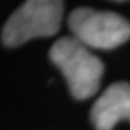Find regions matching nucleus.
<instances>
[{"instance_id":"4","label":"nucleus","mask_w":130,"mask_h":130,"mask_svg":"<svg viewBox=\"0 0 130 130\" xmlns=\"http://www.w3.org/2000/svg\"><path fill=\"white\" fill-rule=\"evenodd\" d=\"M96 130H111L122 120L130 122V83H113L101 93L90 111Z\"/></svg>"},{"instance_id":"5","label":"nucleus","mask_w":130,"mask_h":130,"mask_svg":"<svg viewBox=\"0 0 130 130\" xmlns=\"http://www.w3.org/2000/svg\"><path fill=\"white\" fill-rule=\"evenodd\" d=\"M113 2H130V0H113Z\"/></svg>"},{"instance_id":"2","label":"nucleus","mask_w":130,"mask_h":130,"mask_svg":"<svg viewBox=\"0 0 130 130\" xmlns=\"http://www.w3.org/2000/svg\"><path fill=\"white\" fill-rule=\"evenodd\" d=\"M63 15V0H25L7 19L2 42L7 47H17L32 39L51 37L61 29Z\"/></svg>"},{"instance_id":"1","label":"nucleus","mask_w":130,"mask_h":130,"mask_svg":"<svg viewBox=\"0 0 130 130\" xmlns=\"http://www.w3.org/2000/svg\"><path fill=\"white\" fill-rule=\"evenodd\" d=\"M49 59L66 78L76 100H86L98 91L105 66L76 37H61L49 49Z\"/></svg>"},{"instance_id":"3","label":"nucleus","mask_w":130,"mask_h":130,"mask_svg":"<svg viewBox=\"0 0 130 130\" xmlns=\"http://www.w3.org/2000/svg\"><path fill=\"white\" fill-rule=\"evenodd\" d=\"M68 25L73 37L90 49L111 51L130 39V22L110 10L74 9L68 17Z\"/></svg>"}]
</instances>
